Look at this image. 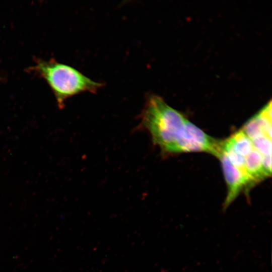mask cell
I'll return each instance as SVG.
<instances>
[{"instance_id": "6da1fadb", "label": "cell", "mask_w": 272, "mask_h": 272, "mask_svg": "<svg viewBox=\"0 0 272 272\" xmlns=\"http://www.w3.org/2000/svg\"><path fill=\"white\" fill-rule=\"evenodd\" d=\"M141 125L164 154L205 152L218 158L222 141L214 138L169 106L160 96L149 94Z\"/></svg>"}, {"instance_id": "7a4b0ae2", "label": "cell", "mask_w": 272, "mask_h": 272, "mask_svg": "<svg viewBox=\"0 0 272 272\" xmlns=\"http://www.w3.org/2000/svg\"><path fill=\"white\" fill-rule=\"evenodd\" d=\"M31 70L46 81L60 109L64 107V102L69 98L85 92L95 93L104 86L103 83L91 80L76 69L54 59H37Z\"/></svg>"}, {"instance_id": "3957f363", "label": "cell", "mask_w": 272, "mask_h": 272, "mask_svg": "<svg viewBox=\"0 0 272 272\" xmlns=\"http://www.w3.org/2000/svg\"><path fill=\"white\" fill-rule=\"evenodd\" d=\"M271 102L270 101L246 121L241 130L256 150L271 163Z\"/></svg>"}, {"instance_id": "277c9868", "label": "cell", "mask_w": 272, "mask_h": 272, "mask_svg": "<svg viewBox=\"0 0 272 272\" xmlns=\"http://www.w3.org/2000/svg\"><path fill=\"white\" fill-rule=\"evenodd\" d=\"M223 141L227 146L244 157L247 170L256 184L271 176V164L256 150L241 129Z\"/></svg>"}]
</instances>
